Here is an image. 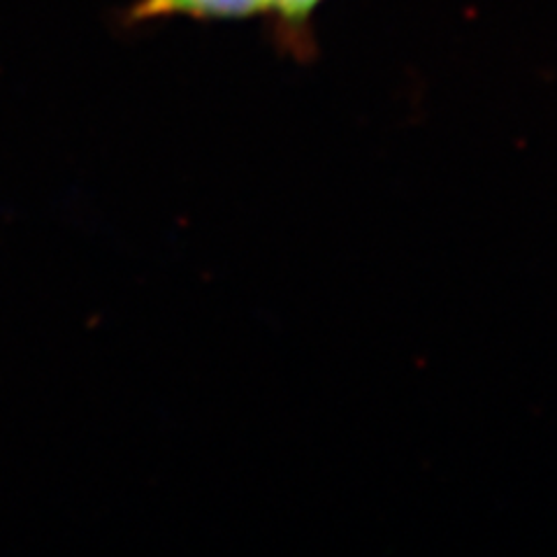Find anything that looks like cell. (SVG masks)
Instances as JSON below:
<instances>
[{
	"mask_svg": "<svg viewBox=\"0 0 557 557\" xmlns=\"http://www.w3.org/2000/svg\"><path fill=\"white\" fill-rule=\"evenodd\" d=\"M274 0H137L128 12L131 24L165 20V16H190V20H244L270 12Z\"/></svg>",
	"mask_w": 557,
	"mask_h": 557,
	"instance_id": "obj_1",
	"label": "cell"
},
{
	"mask_svg": "<svg viewBox=\"0 0 557 557\" xmlns=\"http://www.w3.org/2000/svg\"><path fill=\"white\" fill-rule=\"evenodd\" d=\"M321 3L323 0H274V35L293 57L307 59L313 54L311 20Z\"/></svg>",
	"mask_w": 557,
	"mask_h": 557,
	"instance_id": "obj_2",
	"label": "cell"
}]
</instances>
